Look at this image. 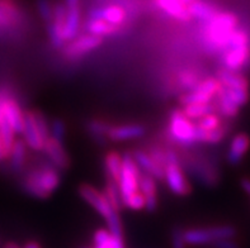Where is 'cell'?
Returning a JSON list of instances; mask_svg holds the SVG:
<instances>
[{
    "instance_id": "6da1fadb",
    "label": "cell",
    "mask_w": 250,
    "mask_h": 248,
    "mask_svg": "<svg viewBox=\"0 0 250 248\" xmlns=\"http://www.w3.org/2000/svg\"><path fill=\"white\" fill-rule=\"evenodd\" d=\"M221 52L224 69L238 73L250 62V36L245 29L236 28L228 38Z\"/></svg>"
},
{
    "instance_id": "7a4b0ae2",
    "label": "cell",
    "mask_w": 250,
    "mask_h": 248,
    "mask_svg": "<svg viewBox=\"0 0 250 248\" xmlns=\"http://www.w3.org/2000/svg\"><path fill=\"white\" fill-rule=\"evenodd\" d=\"M238 28V18L231 13L217 12L211 20L205 23V44L211 52H220L232 32Z\"/></svg>"
},
{
    "instance_id": "3957f363",
    "label": "cell",
    "mask_w": 250,
    "mask_h": 248,
    "mask_svg": "<svg viewBox=\"0 0 250 248\" xmlns=\"http://www.w3.org/2000/svg\"><path fill=\"white\" fill-rule=\"evenodd\" d=\"M79 194L89 205H92L98 211L101 217L104 218L108 227L107 230L111 233V236L122 238V224L118 217V211L114 210L113 207L109 204L105 195L90 185L80 186Z\"/></svg>"
},
{
    "instance_id": "277c9868",
    "label": "cell",
    "mask_w": 250,
    "mask_h": 248,
    "mask_svg": "<svg viewBox=\"0 0 250 248\" xmlns=\"http://www.w3.org/2000/svg\"><path fill=\"white\" fill-rule=\"evenodd\" d=\"M25 191L38 199L50 196L60 185V175L54 167H38L32 170L23 181Z\"/></svg>"
},
{
    "instance_id": "5b68a950",
    "label": "cell",
    "mask_w": 250,
    "mask_h": 248,
    "mask_svg": "<svg viewBox=\"0 0 250 248\" xmlns=\"http://www.w3.org/2000/svg\"><path fill=\"white\" fill-rule=\"evenodd\" d=\"M140 169L137 167L136 162L133 160V156L130 153L124 154L122 157V166L121 172L117 180V188L120 190L122 203L131 195L139 191V179H140Z\"/></svg>"
},
{
    "instance_id": "8992f818",
    "label": "cell",
    "mask_w": 250,
    "mask_h": 248,
    "mask_svg": "<svg viewBox=\"0 0 250 248\" xmlns=\"http://www.w3.org/2000/svg\"><path fill=\"white\" fill-rule=\"evenodd\" d=\"M184 241L187 245L201 246L207 243H213L220 239L232 238L235 236V229L230 226H220L213 228H194L183 232Z\"/></svg>"
},
{
    "instance_id": "52a82bcc",
    "label": "cell",
    "mask_w": 250,
    "mask_h": 248,
    "mask_svg": "<svg viewBox=\"0 0 250 248\" xmlns=\"http://www.w3.org/2000/svg\"><path fill=\"white\" fill-rule=\"evenodd\" d=\"M164 177L167 185L177 195H187L190 191L189 182L187 181L182 170L179 160L174 152L167 153V164L164 166Z\"/></svg>"
},
{
    "instance_id": "ba28073f",
    "label": "cell",
    "mask_w": 250,
    "mask_h": 248,
    "mask_svg": "<svg viewBox=\"0 0 250 248\" xmlns=\"http://www.w3.org/2000/svg\"><path fill=\"white\" fill-rule=\"evenodd\" d=\"M169 133L181 145L190 146L196 142V124L188 119L182 110H174L171 113Z\"/></svg>"
},
{
    "instance_id": "9c48e42d",
    "label": "cell",
    "mask_w": 250,
    "mask_h": 248,
    "mask_svg": "<svg viewBox=\"0 0 250 248\" xmlns=\"http://www.w3.org/2000/svg\"><path fill=\"white\" fill-rule=\"evenodd\" d=\"M66 19V8L62 4H56L52 6V22L47 24V32L50 41L55 48H61L63 46V25Z\"/></svg>"
},
{
    "instance_id": "30bf717a",
    "label": "cell",
    "mask_w": 250,
    "mask_h": 248,
    "mask_svg": "<svg viewBox=\"0 0 250 248\" xmlns=\"http://www.w3.org/2000/svg\"><path fill=\"white\" fill-rule=\"evenodd\" d=\"M80 0H66V19L63 25V39L73 41L80 29Z\"/></svg>"
},
{
    "instance_id": "8fae6325",
    "label": "cell",
    "mask_w": 250,
    "mask_h": 248,
    "mask_svg": "<svg viewBox=\"0 0 250 248\" xmlns=\"http://www.w3.org/2000/svg\"><path fill=\"white\" fill-rule=\"evenodd\" d=\"M101 44L102 38L92 35H84L67 44L66 48H65V55L76 58V57H80L83 55H86L88 52H92L93 50L98 48Z\"/></svg>"
},
{
    "instance_id": "7c38bea8",
    "label": "cell",
    "mask_w": 250,
    "mask_h": 248,
    "mask_svg": "<svg viewBox=\"0 0 250 248\" xmlns=\"http://www.w3.org/2000/svg\"><path fill=\"white\" fill-rule=\"evenodd\" d=\"M125 18H126V12L124 8L118 5H108L104 8L94 9L89 14V19H102L118 28L125 22Z\"/></svg>"
},
{
    "instance_id": "4fadbf2b",
    "label": "cell",
    "mask_w": 250,
    "mask_h": 248,
    "mask_svg": "<svg viewBox=\"0 0 250 248\" xmlns=\"http://www.w3.org/2000/svg\"><path fill=\"white\" fill-rule=\"evenodd\" d=\"M3 118L8 122L16 134H22L24 114L14 100L6 99L3 103Z\"/></svg>"
},
{
    "instance_id": "5bb4252c",
    "label": "cell",
    "mask_w": 250,
    "mask_h": 248,
    "mask_svg": "<svg viewBox=\"0 0 250 248\" xmlns=\"http://www.w3.org/2000/svg\"><path fill=\"white\" fill-rule=\"evenodd\" d=\"M250 148V138L247 133H239L231 139L228 151V161L231 165H238L243 161Z\"/></svg>"
},
{
    "instance_id": "9a60e30c",
    "label": "cell",
    "mask_w": 250,
    "mask_h": 248,
    "mask_svg": "<svg viewBox=\"0 0 250 248\" xmlns=\"http://www.w3.org/2000/svg\"><path fill=\"white\" fill-rule=\"evenodd\" d=\"M23 137H24L25 145L35 151H41L43 150L44 142L42 141L41 135L38 133V129L36 127L35 119L32 113L24 114V120H23Z\"/></svg>"
},
{
    "instance_id": "2e32d148",
    "label": "cell",
    "mask_w": 250,
    "mask_h": 248,
    "mask_svg": "<svg viewBox=\"0 0 250 248\" xmlns=\"http://www.w3.org/2000/svg\"><path fill=\"white\" fill-rule=\"evenodd\" d=\"M139 191L144 195L146 209H147V210H154L156 208V204H158L155 179L145 172L140 173Z\"/></svg>"
},
{
    "instance_id": "e0dca14e",
    "label": "cell",
    "mask_w": 250,
    "mask_h": 248,
    "mask_svg": "<svg viewBox=\"0 0 250 248\" xmlns=\"http://www.w3.org/2000/svg\"><path fill=\"white\" fill-rule=\"evenodd\" d=\"M133 160L136 162L137 167L143 170L145 173L152 176L155 180L164 179V167L156 164L155 161L150 157L149 153L144 151H136L133 153Z\"/></svg>"
},
{
    "instance_id": "ac0fdd59",
    "label": "cell",
    "mask_w": 250,
    "mask_h": 248,
    "mask_svg": "<svg viewBox=\"0 0 250 248\" xmlns=\"http://www.w3.org/2000/svg\"><path fill=\"white\" fill-rule=\"evenodd\" d=\"M43 150L47 154L48 160L54 164V166L59 167V169H66L69 165V158L62 147V143H59L55 139L48 138L44 142Z\"/></svg>"
},
{
    "instance_id": "d6986e66",
    "label": "cell",
    "mask_w": 250,
    "mask_h": 248,
    "mask_svg": "<svg viewBox=\"0 0 250 248\" xmlns=\"http://www.w3.org/2000/svg\"><path fill=\"white\" fill-rule=\"evenodd\" d=\"M216 79L219 80V82L221 84L222 88L232 89V90L249 91L248 80L245 79L241 74L235 73V71H229V70L226 69L220 70Z\"/></svg>"
},
{
    "instance_id": "ffe728a7",
    "label": "cell",
    "mask_w": 250,
    "mask_h": 248,
    "mask_svg": "<svg viewBox=\"0 0 250 248\" xmlns=\"http://www.w3.org/2000/svg\"><path fill=\"white\" fill-rule=\"evenodd\" d=\"M156 4L171 18L182 22H188L192 19L188 12V5L182 3L181 0H156Z\"/></svg>"
},
{
    "instance_id": "44dd1931",
    "label": "cell",
    "mask_w": 250,
    "mask_h": 248,
    "mask_svg": "<svg viewBox=\"0 0 250 248\" xmlns=\"http://www.w3.org/2000/svg\"><path fill=\"white\" fill-rule=\"evenodd\" d=\"M145 129L144 127L137 124H130V126H118L111 127L107 133L108 138L113 141H128V139L139 138L144 134Z\"/></svg>"
},
{
    "instance_id": "7402d4cb",
    "label": "cell",
    "mask_w": 250,
    "mask_h": 248,
    "mask_svg": "<svg viewBox=\"0 0 250 248\" xmlns=\"http://www.w3.org/2000/svg\"><path fill=\"white\" fill-rule=\"evenodd\" d=\"M188 12H189L190 18H196L202 24H205L208 20H211L219 10L211 4L200 1V0H194V1L188 4Z\"/></svg>"
},
{
    "instance_id": "603a6c76",
    "label": "cell",
    "mask_w": 250,
    "mask_h": 248,
    "mask_svg": "<svg viewBox=\"0 0 250 248\" xmlns=\"http://www.w3.org/2000/svg\"><path fill=\"white\" fill-rule=\"evenodd\" d=\"M189 169L196 175L197 179L200 180L201 182H203V184H206V185H213L217 181V173L208 164L193 162L189 166Z\"/></svg>"
},
{
    "instance_id": "cb8c5ba5",
    "label": "cell",
    "mask_w": 250,
    "mask_h": 248,
    "mask_svg": "<svg viewBox=\"0 0 250 248\" xmlns=\"http://www.w3.org/2000/svg\"><path fill=\"white\" fill-rule=\"evenodd\" d=\"M86 31H88V35L102 38L104 36L113 35L114 32L118 31V27H114L102 19H89L88 24H86Z\"/></svg>"
},
{
    "instance_id": "d4e9b609",
    "label": "cell",
    "mask_w": 250,
    "mask_h": 248,
    "mask_svg": "<svg viewBox=\"0 0 250 248\" xmlns=\"http://www.w3.org/2000/svg\"><path fill=\"white\" fill-rule=\"evenodd\" d=\"M182 112L188 119L194 120L200 119V118L207 115V114L215 113V107L211 103L189 104V105H184V110H182Z\"/></svg>"
},
{
    "instance_id": "484cf974",
    "label": "cell",
    "mask_w": 250,
    "mask_h": 248,
    "mask_svg": "<svg viewBox=\"0 0 250 248\" xmlns=\"http://www.w3.org/2000/svg\"><path fill=\"white\" fill-rule=\"evenodd\" d=\"M105 165V172H107L108 177L111 179V181L117 182L118 176L121 172V166H122V157L117 152H109L105 156L104 160Z\"/></svg>"
},
{
    "instance_id": "4316f807",
    "label": "cell",
    "mask_w": 250,
    "mask_h": 248,
    "mask_svg": "<svg viewBox=\"0 0 250 248\" xmlns=\"http://www.w3.org/2000/svg\"><path fill=\"white\" fill-rule=\"evenodd\" d=\"M226 131L224 127H219V128L213 129V131H202L198 127H196V142H203V143H219L222 141L224 135H225Z\"/></svg>"
},
{
    "instance_id": "83f0119b",
    "label": "cell",
    "mask_w": 250,
    "mask_h": 248,
    "mask_svg": "<svg viewBox=\"0 0 250 248\" xmlns=\"http://www.w3.org/2000/svg\"><path fill=\"white\" fill-rule=\"evenodd\" d=\"M10 157V164H12V167L16 171L22 169L23 164H24L25 160V143L22 141H14L12 146V150L9 152Z\"/></svg>"
},
{
    "instance_id": "f1b7e54d",
    "label": "cell",
    "mask_w": 250,
    "mask_h": 248,
    "mask_svg": "<svg viewBox=\"0 0 250 248\" xmlns=\"http://www.w3.org/2000/svg\"><path fill=\"white\" fill-rule=\"evenodd\" d=\"M14 135H16V133L12 129V127L8 124V122L4 118H1V120H0V142L3 145L6 157L9 156V152L12 150L13 143H14Z\"/></svg>"
},
{
    "instance_id": "f546056e",
    "label": "cell",
    "mask_w": 250,
    "mask_h": 248,
    "mask_svg": "<svg viewBox=\"0 0 250 248\" xmlns=\"http://www.w3.org/2000/svg\"><path fill=\"white\" fill-rule=\"evenodd\" d=\"M105 198L109 201V204L113 207L114 210H120L121 208L124 207V203H122V198H121L120 190L117 188V184L114 181H109L105 186V191H104Z\"/></svg>"
},
{
    "instance_id": "4dcf8cb0",
    "label": "cell",
    "mask_w": 250,
    "mask_h": 248,
    "mask_svg": "<svg viewBox=\"0 0 250 248\" xmlns=\"http://www.w3.org/2000/svg\"><path fill=\"white\" fill-rule=\"evenodd\" d=\"M220 91H221L222 94L225 95L226 97H229L239 109H240L241 107H244L245 104L248 103V99H249V91L232 90V89L222 88V86L220 88Z\"/></svg>"
},
{
    "instance_id": "1f68e13d",
    "label": "cell",
    "mask_w": 250,
    "mask_h": 248,
    "mask_svg": "<svg viewBox=\"0 0 250 248\" xmlns=\"http://www.w3.org/2000/svg\"><path fill=\"white\" fill-rule=\"evenodd\" d=\"M217 100H219V110L221 112V114L224 116H228V118H234L239 112V108L232 103L229 97H226L225 95L222 94L221 91L219 90L217 95Z\"/></svg>"
},
{
    "instance_id": "d6a6232c",
    "label": "cell",
    "mask_w": 250,
    "mask_h": 248,
    "mask_svg": "<svg viewBox=\"0 0 250 248\" xmlns=\"http://www.w3.org/2000/svg\"><path fill=\"white\" fill-rule=\"evenodd\" d=\"M221 126V119L215 113L207 114V115L202 116L200 119H197L196 123V127H198L202 131H213V129L219 128Z\"/></svg>"
},
{
    "instance_id": "836d02e7",
    "label": "cell",
    "mask_w": 250,
    "mask_h": 248,
    "mask_svg": "<svg viewBox=\"0 0 250 248\" xmlns=\"http://www.w3.org/2000/svg\"><path fill=\"white\" fill-rule=\"evenodd\" d=\"M211 101H212V97L203 94V93L196 90V89H193L190 93H188V94H186L182 97V103L184 105H189V104H207L211 103Z\"/></svg>"
},
{
    "instance_id": "e575fe53",
    "label": "cell",
    "mask_w": 250,
    "mask_h": 248,
    "mask_svg": "<svg viewBox=\"0 0 250 248\" xmlns=\"http://www.w3.org/2000/svg\"><path fill=\"white\" fill-rule=\"evenodd\" d=\"M32 115H33L36 127H37L38 133H40V135H41L42 141L46 142L48 138H50V126H48L47 120H46V118L43 116V114L38 113V112L32 113Z\"/></svg>"
},
{
    "instance_id": "d590c367",
    "label": "cell",
    "mask_w": 250,
    "mask_h": 248,
    "mask_svg": "<svg viewBox=\"0 0 250 248\" xmlns=\"http://www.w3.org/2000/svg\"><path fill=\"white\" fill-rule=\"evenodd\" d=\"M94 248H112V236L107 229H98L93 237Z\"/></svg>"
},
{
    "instance_id": "8d00e7d4",
    "label": "cell",
    "mask_w": 250,
    "mask_h": 248,
    "mask_svg": "<svg viewBox=\"0 0 250 248\" xmlns=\"http://www.w3.org/2000/svg\"><path fill=\"white\" fill-rule=\"evenodd\" d=\"M124 207L128 208V209H132V210L144 209V208H145V199H144V195L140 191L135 192L133 195H131L130 198H127L126 200H124Z\"/></svg>"
},
{
    "instance_id": "74e56055",
    "label": "cell",
    "mask_w": 250,
    "mask_h": 248,
    "mask_svg": "<svg viewBox=\"0 0 250 248\" xmlns=\"http://www.w3.org/2000/svg\"><path fill=\"white\" fill-rule=\"evenodd\" d=\"M50 138L55 139L59 143H62L65 138V124L61 120L56 119L50 127Z\"/></svg>"
},
{
    "instance_id": "f35d334b",
    "label": "cell",
    "mask_w": 250,
    "mask_h": 248,
    "mask_svg": "<svg viewBox=\"0 0 250 248\" xmlns=\"http://www.w3.org/2000/svg\"><path fill=\"white\" fill-rule=\"evenodd\" d=\"M37 9L46 24L52 22V5L48 0H38Z\"/></svg>"
},
{
    "instance_id": "ab89813d",
    "label": "cell",
    "mask_w": 250,
    "mask_h": 248,
    "mask_svg": "<svg viewBox=\"0 0 250 248\" xmlns=\"http://www.w3.org/2000/svg\"><path fill=\"white\" fill-rule=\"evenodd\" d=\"M88 128L92 134L101 135V137H103V135H107V133H108V131H109V128H111V126H108L107 123L101 122V120H93V122L89 123Z\"/></svg>"
},
{
    "instance_id": "60d3db41",
    "label": "cell",
    "mask_w": 250,
    "mask_h": 248,
    "mask_svg": "<svg viewBox=\"0 0 250 248\" xmlns=\"http://www.w3.org/2000/svg\"><path fill=\"white\" fill-rule=\"evenodd\" d=\"M186 241H184L183 230L182 229H174L173 236H171V246L173 248H186Z\"/></svg>"
},
{
    "instance_id": "b9f144b4",
    "label": "cell",
    "mask_w": 250,
    "mask_h": 248,
    "mask_svg": "<svg viewBox=\"0 0 250 248\" xmlns=\"http://www.w3.org/2000/svg\"><path fill=\"white\" fill-rule=\"evenodd\" d=\"M149 154L156 164L160 165L162 167L165 166V164H167V153H164L160 148H151Z\"/></svg>"
},
{
    "instance_id": "7bdbcfd3",
    "label": "cell",
    "mask_w": 250,
    "mask_h": 248,
    "mask_svg": "<svg viewBox=\"0 0 250 248\" xmlns=\"http://www.w3.org/2000/svg\"><path fill=\"white\" fill-rule=\"evenodd\" d=\"M215 248H239L238 243H235L232 241V238L228 239H220V241H216L212 243Z\"/></svg>"
},
{
    "instance_id": "ee69618b",
    "label": "cell",
    "mask_w": 250,
    "mask_h": 248,
    "mask_svg": "<svg viewBox=\"0 0 250 248\" xmlns=\"http://www.w3.org/2000/svg\"><path fill=\"white\" fill-rule=\"evenodd\" d=\"M112 248H125L122 238H120V237L112 236Z\"/></svg>"
},
{
    "instance_id": "f6af8a7d",
    "label": "cell",
    "mask_w": 250,
    "mask_h": 248,
    "mask_svg": "<svg viewBox=\"0 0 250 248\" xmlns=\"http://www.w3.org/2000/svg\"><path fill=\"white\" fill-rule=\"evenodd\" d=\"M240 185H241V188H243V190H244L248 195H250V179L249 177H245V179L241 180Z\"/></svg>"
},
{
    "instance_id": "bcb514c9",
    "label": "cell",
    "mask_w": 250,
    "mask_h": 248,
    "mask_svg": "<svg viewBox=\"0 0 250 248\" xmlns=\"http://www.w3.org/2000/svg\"><path fill=\"white\" fill-rule=\"evenodd\" d=\"M23 248H41V246L38 245L37 242H28L25 243V246Z\"/></svg>"
},
{
    "instance_id": "7dc6e473",
    "label": "cell",
    "mask_w": 250,
    "mask_h": 248,
    "mask_svg": "<svg viewBox=\"0 0 250 248\" xmlns=\"http://www.w3.org/2000/svg\"><path fill=\"white\" fill-rule=\"evenodd\" d=\"M4 158H6V153L5 151H4V147L3 145H1V142H0V161H3Z\"/></svg>"
},
{
    "instance_id": "c3c4849f",
    "label": "cell",
    "mask_w": 250,
    "mask_h": 248,
    "mask_svg": "<svg viewBox=\"0 0 250 248\" xmlns=\"http://www.w3.org/2000/svg\"><path fill=\"white\" fill-rule=\"evenodd\" d=\"M4 248H21V247H19L17 243H6L5 247H4Z\"/></svg>"
},
{
    "instance_id": "681fc988",
    "label": "cell",
    "mask_w": 250,
    "mask_h": 248,
    "mask_svg": "<svg viewBox=\"0 0 250 248\" xmlns=\"http://www.w3.org/2000/svg\"><path fill=\"white\" fill-rule=\"evenodd\" d=\"M181 1H182V3L186 4V5H188V4L192 3V1H194V0H181Z\"/></svg>"
}]
</instances>
